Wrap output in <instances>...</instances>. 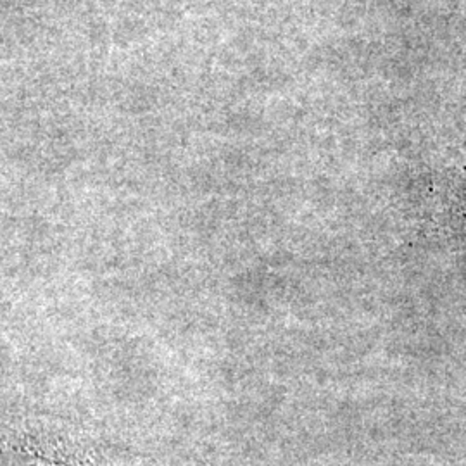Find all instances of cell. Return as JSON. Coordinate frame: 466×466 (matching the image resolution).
<instances>
[{"instance_id": "obj_1", "label": "cell", "mask_w": 466, "mask_h": 466, "mask_svg": "<svg viewBox=\"0 0 466 466\" xmlns=\"http://www.w3.org/2000/svg\"><path fill=\"white\" fill-rule=\"evenodd\" d=\"M5 466H99L94 456L63 439L23 433L11 442Z\"/></svg>"}]
</instances>
